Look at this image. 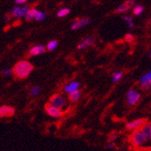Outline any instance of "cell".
<instances>
[{"label": "cell", "mask_w": 151, "mask_h": 151, "mask_svg": "<svg viewBox=\"0 0 151 151\" xmlns=\"http://www.w3.org/2000/svg\"><path fill=\"white\" fill-rule=\"evenodd\" d=\"M149 139H150V140H151V136H150V138H149Z\"/></svg>", "instance_id": "1f68e13d"}, {"label": "cell", "mask_w": 151, "mask_h": 151, "mask_svg": "<svg viewBox=\"0 0 151 151\" xmlns=\"http://www.w3.org/2000/svg\"><path fill=\"white\" fill-rule=\"evenodd\" d=\"M140 130L143 132V134L147 137V139H149L150 136H151V124H145V125H143Z\"/></svg>", "instance_id": "2e32d148"}, {"label": "cell", "mask_w": 151, "mask_h": 151, "mask_svg": "<svg viewBox=\"0 0 151 151\" xmlns=\"http://www.w3.org/2000/svg\"><path fill=\"white\" fill-rule=\"evenodd\" d=\"M146 82H151V71L148 72L147 73L144 74V75L140 78V84L146 83Z\"/></svg>", "instance_id": "d6986e66"}, {"label": "cell", "mask_w": 151, "mask_h": 151, "mask_svg": "<svg viewBox=\"0 0 151 151\" xmlns=\"http://www.w3.org/2000/svg\"><path fill=\"white\" fill-rule=\"evenodd\" d=\"M45 109L46 113L50 117H52V118H60L63 115V112L61 109L54 107V106L51 105L50 103H48L45 106Z\"/></svg>", "instance_id": "5b68a950"}, {"label": "cell", "mask_w": 151, "mask_h": 151, "mask_svg": "<svg viewBox=\"0 0 151 151\" xmlns=\"http://www.w3.org/2000/svg\"><path fill=\"white\" fill-rule=\"evenodd\" d=\"M29 10V7L27 6H15L12 11L10 16L13 17L14 18H21V17H24V16L26 15L27 11Z\"/></svg>", "instance_id": "8992f818"}, {"label": "cell", "mask_w": 151, "mask_h": 151, "mask_svg": "<svg viewBox=\"0 0 151 151\" xmlns=\"http://www.w3.org/2000/svg\"><path fill=\"white\" fill-rule=\"evenodd\" d=\"M95 44V39L92 36H88L86 38H84L83 40H81L79 43L77 48L78 50H83L86 48H89L91 46H92Z\"/></svg>", "instance_id": "ba28073f"}, {"label": "cell", "mask_w": 151, "mask_h": 151, "mask_svg": "<svg viewBox=\"0 0 151 151\" xmlns=\"http://www.w3.org/2000/svg\"><path fill=\"white\" fill-rule=\"evenodd\" d=\"M150 124H151V123H150Z\"/></svg>", "instance_id": "836d02e7"}, {"label": "cell", "mask_w": 151, "mask_h": 151, "mask_svg": "<svg viewBox=\"0 0 151 151\" xmlns=\"http://www.w3.org/2000/svg\"><path fill=\"white\" fill-rule=\"evenodd\" d=\"M143 124H144V119H136V120L128 122L125 127H126L127 129H129V130L130 129H139V127H141Z\"/></svg>", "instance_id": "4fadbf2b"}, {"label": "cell", "mask_w": 151, "mask_h": 151, "mask_svg": "<svg viewBox=\"0 0 151 151\" xmlns=\"http://www.w3.org/2000/svg\"><path fill=\"white\" fill-rule=\"evenodd\" d=\"M132 40H133V36H132V35L128 34V35H126V37H125V41H127V42H131Z\"/></svg>", "instance_id": "484cf974"}, {"label": "cell", "mask_w": 151, "mask_h": 151, "mask_svg": "<svg viewBox=\"0 0 151 151\" xmlns=\"http://www.w3.org/2000/svg\"><path fill=\"white\" fill-rule=\"evenodd\" d=\"M124 20L128 23V24H130V23H133V21H132V18H131V17H129V16H125L124 17Z\"/></svg>", "instance_id": "4316f807"}, {"label": "cell", "mask_w": 151, "mask_h": 151, "mask_svg": "<svg viewBox=\"0 0 151 151\" xmlns=\"http://www.w3.org/2000/svg\"><path fill=\"white\" fill-rule=\"evenodd\" d=\"M128 27L129 29H132L133 27H134V24L133 23H130V24H128Z\"/></svg>", "instance_id": "4dcf8cb0"}, {"label": "cell", "mask_w": 151, "mask_h": 151, "mask_svg": "<svg viewBox=\"0 0 151 151\" xmlns=\"http://www.w3.org/2000/svg\"><path fill=\"white\" fill-rule=\"evenodd\" d=\"M45 17H46V14L45 12L37 10V13H36V15H35V20H36V21H43Z\"/></svg>", "instance_id": "ffe728a7"}, {"label": "cell", "mask_w": 151, "mask_h": 151, "mask_svg": "<svg viewBox=\"0 0 151 151\" xmlns=\"http://www.w3.org/2000/svg\"><path fill=\"white\" fill-rule=\"evenodd\" d=\"M40 92H41V88L37 85H35L30 89V94L32 96H37Z\"/></svg>", "instance_id": "44dd1931"}, {"label": "cell", "mask_w": 151, "mask_h": 151, "mask_svg": "<svg viewBox=\"0 0 151 151\" xmlns=\"http://www.w3.org/2000/svg\"><path fill=\"white\" fill-rule=\"evenodd\" d=\"M15 2L17 5H24L27 2V0H15Z\"/></svg>", "instance_id": "83f0119b"}, {"label": "cell", "mask_w": 151, "mask_h": 151, "mask_svg": "<svg viewBox=\"0 0 151 151\" xmlns=\"http://www.w3.org/2000/svg\"><path fill=\"white\" fill-rule=\"evenodd\" d=\"M127 102L129 106H134L140 100V94L135 90H129L127 93Z\"/></svg>", "instance_id": "277c9868"}, {"label": "cell", "mask_w": 151, "mask_h": 151, "mask_svg": "<svg viewBox=\"0 0 151 151\" xmlns=\"http://www.w3.org/2000/svg\"><path fill=\"white\" fill-rule=\"evenodd\" d=\"M9 20H10V15L7 14V15L5 16V21H9Z\"/></svg>", "instance_id": "f546056e"}, {"label": "cell", "mask_w": 151, "mask_h": 151, "mask_svg": "<svg viewBox=\"0 0 151 151\" xmlns=\"http://www.w3.org/2000/svg\"><path fill=\"white\" fill-rule=\"evenodd\" d=\"M147 138L143 134L141 130H136L133 132L131 136L132 144L136 147H141L147 142Z\"/></svg>", "instance_id": "7a4b0ae2"}, {"label": "cell", "mask_w": 151, "mask_h": 151, "mask_svg": "<svg viewBox=\"0 0 151 151\" xmlns=\"http://www.w3.org/2000/svg\"><path fill=\"white\" fill-rule=\"evenodd\" d=\"M118 138V135H117V133H112V134H111L109 136V139H108V141L109 142V143H112L116 139Z\"/></svg>", "instance_id": "d4e9b609"}, {"label": "cell", "mask_w": 151, "mask_h": 151, "mask_svg": "<svg viewBox=\"0 0 151 151\" xmlns=\"http://www.w3.org/2000/svg\"><path fill=\"white\" fill-rule=\"evenodd\" d=\"M2 73L4 76L9 77V76L13 75V71H12V69H10V68H5V69L2 71Z\"/></svg>", "instance_id": "cb8c5ba5"}, {"label": "cell", "mask_w": 151, "mask_h": 151, "mask_svg": "<svg viewBox=\"0 0 151 151\" xmlns=\"http://www.w3.org/2000/svg\"><path fill=\"white\" fill-rule=\"evenodd\" d=\"M45 52V47L42 45H35L33 46L30 50H29V55L30 56H36V55H40Z\"/></svg>", "instance_id": "7c38bea8"}, {"label": "cell", "mask_w": 151, "mask_h": 151, "mask_svg": "<svg viewBox=\"0 0 151 151\" xmlns=\"http://www.w3.org/2000/svg\"><path fill=\"white\" fill-rule=\"evenodd\" d=\"M80 87H81V83H80L79 81H73L69 82V83H67V84L64 86L63 91H64L65 93H68V94H69V93H71V92H73V91H74L79 90Z\"/></svg>", "instance_id": "8fae6325"}, {"label": "cell", "mask_w": 151, "mask_h": 151, "mask_svg": "<svg viewBox=\"0 0 151 151\" xmlns=\"http://www.w3.org/2000/svg\"><path fill=\"white\" fill-rule=\"evenodd\" d=\"M81 91L80 90H77V91H74L69 93V94H68V96H69V100L71 101L75 102V101H77L81 98Z\"/></svg>", "instance_id": "5bb4252c"}, {"label": "cell", "mask_w": 151, "mask_h": 151, "mask_svg": "<svg viewBox=\"0 0 151 151\" xmlns=\"http://www.w3.org/2000/svg\"><path fill=\"white\" fill-rule=\"evenodd\" d=\"M123 76V73L121 72H116L112 74V81L113 82H117L119 81Z\"/></svg>", "instance_id": "7402d4cb"}, {"label": "cell", "mask_w": 151, "mask_h": 151, "mask_svg": "<svg viewBox=\"0 0 151 151\" xmlns=\"http://www.w3.org/2000/svg\"><path fill=\"white\" fill-rule=\"evenodd\" d=\"M37 13V9L35 8H29V10L27 11L26 15L24 16V18L26 20H33L35 17V15Z\"/></svg>", "instance_id": "9a60e30c"}, {"label": "cell", "mask_w": 151, "mask_h": 151, "mask_svg": "<svg viewBox=\"0 0 151 151\" xmlns=\"http://www.w3.org/2000/svg\"><path fill=\"white\" fill-rule=\"evenodd\" d=\"M91 19L90 18H81V19H78L76 20L75 22L73 23L72 26H71V29L72 30H79L82 27H84L88 24H91Z\"/></svg>", "instance_id": "9c48e42d"}, {"label": "cell", "mask_w": 151, "mask_h": 151, "mask_svg": "<svg viewBox=\"0 0 151 151\" xmlns=\"http://www.w3.org/2000/svg\"><path fill=\"white\" fill-rule=\"evenodd\" d=\"M49 102L51 105L54 106V107H56L58 109H63V107L66 106V100L64 99V97L63 95L61 94H53L52 97L50 98L49 100Z\"/></svg>", "instance_id": "3957f363"}, {"label": "cell", "mask_w": 151, "mask_h": 151, "mask_svg": "<svg viewBox=\"0 0 151 151\" xmlns=\"http://www.w3.org/2000/svg\"><path fill=\"white\" fill-rule=\"evenodd\" d=\"M135 5V0H127L124 3H122L117 9H116V13L118 14H121L127 12L128 10H129L132 6H134Z\"/></svg>", "instance_id": "30bf717a"}, {"label": "cell", "mask_w": 151, "mask_h": 151, "mask_svg": "<svg viewBox=\"0 0 151 151\" xmlns=\"http://www.w3.org/2000/svg\"><path fill=\"white\" fill-rule=\"evenodd\" d=\"M33 70H34L33 64L26 60L19 61L15 64V66L12 69L13 75L17 79H26L33 72Z\"/></svg>", "instance_id": "6da1fadb"}, {"label": "cell", "mask_w": 151, "mask_h": 151, "mask_svg": "<svg viewBox=\"0 0 151 151\" xmlns=\"http://www.w3.org/2000/svg\"><path fill=\"white\" fill-rule=\"evenodd\" d=\"M143 10H144V8H143L142 6H137L133 9V14H134V15H136V16H139V15H140V14L143 12Z\"/></svg>", "instance_id": "603a6c76"}, {"label": "cell", "mask_w": 151, "mask_h": 151, "mask_svg": "<svg viewBox=\"0 0 151 151\" xmlns=\"http://www.w3.org/2000/svg\"><path fill=\"white\" fill-rule=\"evenodd\" d=\"M150 57H151V52H150Z\"/></svg>", "instance_id": "d6a6232c"}, {"label": "cell", "mask_w": 151, "mask_h": 151, "mask_svg": "<svg viewBox=\"0 0 151 151\" xmlns=\"http://www.w3.org/2000/svg\"><path fill=\"white\" fill-rule=\"evenodd\" d=\"M16 113L15 108L11 106H6L3 105L0 107V118H8V117H13Z\"/></svg>", "instance_id": "52a82bcc"}, {"label": "cell", "mask_w": 151, "mask_h": 151, "mask_svg": "<svg viewBox=\"0 0 151 151\" xmlns=\"http://www.w3.org/2000/svg\"><path fill=\"white\" fill-rule=\"evenodd\" d=\"M70 14V9L67 8V7H63V8H61L58 13H57V17H66L67 15H69Z\"/></svg>", "instance_id": "e0dca14e"}, {"label": "cell", "mask_w": 151, "mask_h": 151, "mask_svg": "<svg viewBox=\"0 0 151 151\" xmlns=\"http://www.w3.org/2000/svg\"><path fill=\"white\" fill-rule=\"evenodd\" d=\"M108 148L113 149V148H115V145H114L113 143H109V144H108Z\"/></svg>", "instance_id": "f1b7e54d"}, {"label": "cell", "mask_w": 151, "mask_h": 151, "mask_svg": "<svg viewBox=\"0 0 151 151\" xmlns=\"http://www.w3.org/2000/svg\"><path fill=\"white\" fill-rule=\"evenodd\" d=\"M58 46V42L56 40H52L47 44V50L49 51H53L55 50Z\"/></svg>", "instance_id": "ac0fdd59"}]
</instances>
